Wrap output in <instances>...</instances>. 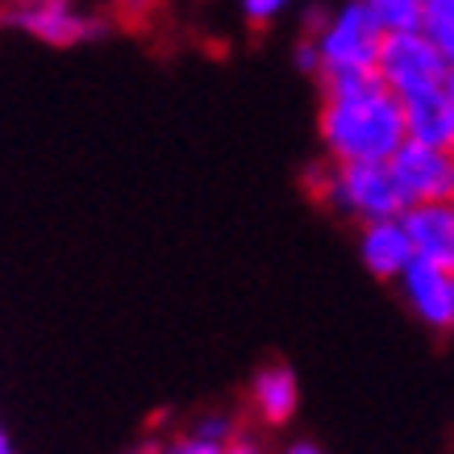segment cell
Segmentation results:
<instances>
[{
  "label": "cell",
  "instance_id": "6da1fadb",
  "mask_svg": "<svg viewBox=\"0 0 454 454\" xmlns=\"http://www.w3.org/2000/svg\"><path fill=\"white\" fill-rule=\"evenodd\" d=\"M317 138L333 163H387L409 142L404 100L380 75L321 83Z\"/></svg>",
  "mask_w": 454,
  "mask_h": 454
},
{
  "label": "cell",
  "instance_id": "7a4b0ae2",
  "mask_svg": "<svg viewBox=\"0 0 454 454\" xmlns=\"http://www.w3.org/2000/svg\"><path fill=\"white\" fill-rule=\"evenodd\" d=\"M309 192L325 208H333L346 221H384L404 213V196L396 188V176L387 163H321L309 171Z\"/></svg>",
  "mask_w": 454,
  "mask_h": 454
},
{
  "label": "cell",
  "instance_id": "3957f363",
  "mask_svg": "<svg viewBox=\"0 0 454 454\" xmlns=\"http://www.w3.org/2000/svg\"><path fill=\"white\" fill-rule=\"evenodd\" d=\"M309 38V34H304ZM387 29L375 21V13L363 0H342L333 4L330 21L317 29V80L342 83V80H367L380 71V51H384Z\"/></svg>",
  "mask_w": 454,
  "mask_h": 454
},
{
  "label": "cell",
  "instance_id": "277c9868",
  "mask_svg": "<svg viewBox=\"0 0 454 454\" xmlns=\"http://www.w3.org/2000/svg\"><path fill=\"white\" fill-rule=\"evenodd\" d=\"M450 59L442 55V46L429 38L426 29H396L384 38L380 51V80L396 92L400 100L426 97V92H442L450 83Z\"/></svg>",
  "mask_w": 454,
  "mask_h": 454
},
{
  "label": "cell",
  "instance_id": "5b68a950",
  "mask_svg": "<svg viewBox=\"0 0 454 454\" xmlns=\"http://www.w3.org/2000/svg\"><path fill=\"white\" fill-rule=\"evenodd\" d=\"M4 21L42 46H80L105 29V17L80 0H9Z\"/></svg>",
  "mask_w": 454,
  "mask_h": 454
},
{
  "label": "cell",
  "instance_id": "8992f818",
  "mask_svg": "<svg viewBox=\"0 0 454 454\" xmlns=\"http://www.w3.org/2000/svg\"><path fill=\"white\" fill-rule=\"evenodd\" d=\"M387 167L396 176L404 208L426 205V200H454V151H442V146H426V142L409 138L387 159Z\"/></svg>",
  "mask_w": 454,
  "mask_h": 454
},
{
  "label": "cell",
  "instance_id": "52a82bcc",
  "mask_svg": "<svg viewBox=\"0 0 454 454\" xmlns=\"http://www.w3.org/2000/svg\"><path fill=\"white\" fill-rule=\"evenodd\" d=\"M404 304L429 330H454V267L434 259H413V267L396 279Z\"/></svg>",
  "mask_w": 454,
  "mask_h": 454
},
{
  "label": "cell",
  "instance_id": "ba28073f",
  "mask_svg": "<svg viewBox=\"0 0 454 454\" xmlns=\"http://www.w3.org/2000/svg\"><path fill=\"white\" fill-rule=\"evenodd\" d=\"M358 259L372 271L375 279H400L417 259V247L404 221L384 217V221H367L358 225Z\"/></svg>",
  "mask_w": 454,
  "mask_h": 454
},
{
  "label": "cell",
  "instance_id": "9c48e42d",
  "mask_svg": "<svg viewBox=\"0 0 454 454\" xmlns=\"http://www.w3.org/2000/svg\"><path fill=\"white\" fill-rule=\"evenodd\" d=\"M247 409L267 429L288 426L292 417H296V409H301V384H296V372H292L288 363H267V367H259V372L250 375Z\"/></svg>",
  "mask_w": 454,
  "mask_h": 454
},
{
  "label": "cell",
  "instance_id": "30bf717a",
  "mask_svg": "<svg viewBox=\"0 0 454 454\" xmlns=\"http://www.w3.org/2000/svg\"><path fill=\"white\" fill-rule=\"evenodd\" d=\"M404 230L413 238L417 259L450 262L454 267V200H426L400 213Z\"/></svg>",
  "mask_w": 454,
  "mask_h": 454
},
{
  "label": "cell",
  "instance_id": "8fae6325",
  "mask_svg": "<svg viewBox=\"0 0 454 454\" xmlns=\"http://www.w3.org/2000/svg\"><path fill=\"white\" fill-rule=\"evenodd\" d=\"M404 121H409V138L413 142L454 151V100L446 88L404 100Z\"/></svg>",
  "mask_w": 454,
  "mask_h": 454
},
{
  "label": "cell",
  "instance_id": "7c38bea8",
  "mask_svg": "<svg viewBox=\"0 0 454 454\" xmlns=\"http://www.w3.org/2000/svg\"><path fill=\"white\" fill-rule=\"evenodd\" d=\"M375 13V21L396 34V29H421V17H426V0H363Z\"/></svg>",
  "mask_w": 454,
  "mask_h": 454
},
{
  "label": "cell",
  "instance_id": "4fadbf2b",
  "mask_svg": "<svg viewBox=\"0 0 454 454\" xmlns=\"http://www.w3.org/2000/svg\"><path fill=\"white\" fill-rule=\"evenodd\" d=\"M421 29L442 46V55L450 59L454 67V0H426V17Z\"/></svg>",
  "mask_w": 454,
  "mask_h": 454
},
{
  "label": "cell",
  "instance_id": "5bb4252c",
  "mask_svg": "<svg viewBox=\"0 0 454 454\" xmlns=\"http://www.w3.org/2000/svg\"><path fill=\"white\" fill-rule=\"evenodd\" d=\"M292 4H296V0H238V13H242L247 26L267 29V26H276Z\"/></svg>",
  "mask_w": 454,
  "mask_h": 454
},
{
  "label": "cell",
  "instance_id": "9a60e30c",
  "mask_svg": "<svg viewBox=\"0 0 454 454\" xmlns=\"http://www.w3.org/2000/svg\"><path fill=\"white\" fill-rule=\"evenodd\" d=\"M192 434H196V438H208V442H234L242 429L234 426V417L208 413V417H200V421L192 426Z\"/></svg>",
  "mask_w": 454,
  "mask_h": 454
},
{
  "label": "cell",
  "instance_id": "2e32d148",
  "mask_svg": "<svg viewBox=\"0 0 454 454\" xmlns=\"http://www.w3.org/2000/svg\"><path fill=\"white\" fill-rule=\"evenodd\" d=\"M159 454H230V442H208V438H196L192 429L184 434V438L167 442Z\"/></svg>",
  "mask_w": 454,
  "mask_h": 454
},
{
  "label": "cell",
  "instance_id": "e0dca14e",
  "mask_svg": "<svg viewBox=\"0 0 454 454\" xmlns=\"http://www.w3.org/2000/svg\"><path fill=\"white\" fill-rule=\"evenodd\" d=\"M159 4H163V0H113V17L125 21V26H142V21L154 17Z\"/></svg>",
  "mask_w": 454,
  "mask_h": 454
},
{
  "label": "cell",
  "instance_id": "ac0fdd59",
  "mask_svg": "<svg viewBox=\"0 0 454 454\" xmlns=\"http://www.w3.org/2000/svg\"><path fill=\"white\" fill-rule=\"evenodd\" d=\"M284 454H325L321 450V446H317V442H288V446H284Z\"/></svg>",
  "mask_w": 454,
  "mask_h": 454
},
{
  "label": "cell",
  "instance_id": "d6986e66",
  "mask_svg": "<svg viewBox=\"0 0 454 454\" xmlns=\"http://www.w3.org/2000/svg\"><path fill=\"white\" fill-rule=\"evenodd\" d=\"M446 92H450V100H454V71H450V83H446Z\"/></svg>",
  "mask_w": 454,
  "mask_h": 454
}]
</instances>
